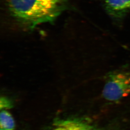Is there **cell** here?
I'll return each instance as SVG.
<instances>
[{"label":"cell","mask_w":130,"mask_h":130,"mask_svg":"<svg viewBox=\"0 0 130 130\" xmlns=\"http://www.w3.org/2000/svg\"><path fill=\"white\" fill-rule=\"evenodd\" d=\"M69 0H6L10 15L21 25L34 28L57 18Z\"/></svg>","instance_id":"1"},{"label":"cell","mask_w":130,"mask_h":130,"mask_svg":"<svg viewBox=\"0 0 130 130\" xmlns=\"http://www.w3.org/2000/svg\"><path fill=\"white\" fill-rule=\"evenodd\" d=\"M130 93V71H116L108 74L102 95L106 100L116 102Z\"/></svg>","instance_id":"2"},{"label":"cell","mask_w":130,"mask_h":130,"mask_svg":"<svg viewBox=\"0 0 130 130\" xmlns=\"http://www.w3.org/2000/svg\"><path fill=\"white\" fill-rule=\"evenodd\" d=\"M49 130H103L82 118H71L56 120Z\"/></svg>","instance_id":"3"},{"label":"cell","mask_w":130,"mask_h":130,"mask_svg":"<svg viewBox=\"0 0 130 130\" xmlns=\"http://www.w3.org/2000/svg\"><path fill=\"white\" fill-rule=\"evenodd\" d=\"M104 9L115 20L122 19L130 11V0H104Z\"/></svg>","instance_id":"4"},{"label":"cell","mask_w":130,"mask_h":130,"mask_svg":"<svg viewBox=\"0 0 130 130\" xmlns=\"http://www.w3.org/2000/svg\"><path fill=\"white\" fill-rule=\"evenodd\" d=\"M1 128L5 130H14L15 123L12 116L6 110H1L0 114Z\"/></svg>","instance_id":"5"},{"label":"cell","mask_w":130,"mask_h":130,"mask_svg":"<svg viewBox=\"0 0 130 130\" xmlns=\"http://www.w3.org/2000/svg\"><path fill=\"white\" fill-rule=\"evenodd\" d=\"M13 104L10 100L5 97H1L0 100V107L2 109H9L12 107Z\"/></svg>","instance_id":"6"},{"label":"cell","mask_w":130,"mask_h":130,"mask_svg":"<svg viewBox=\"0 0 130 130\" xmlns=\"http://www.w3.org/2000/svg\"><path fill=\"white\" fill-rule=\"evenodd\" d=\"M1 130H5L4 129H2V128H1Z\"/></svg>","instance_id":"7"}]
</instances>
